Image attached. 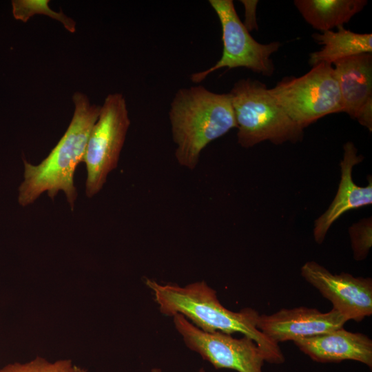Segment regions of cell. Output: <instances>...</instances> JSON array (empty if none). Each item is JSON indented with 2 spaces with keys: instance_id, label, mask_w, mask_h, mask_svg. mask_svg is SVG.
Instances as JSON below:
<instances>
[{
  "instance_id": "6da1fadb",
  "label": "cell",
  "mask_w": 372,
  "mask_h": 372,
  "mask_svg": "<svg viewBox=\"0 0 372 372\" xmlns=\"http://www.w3.org/2000/svg\"><path fill=\"white\" fill-rule=\"evenodd\" d=\"M145 284L152 291L162 314L173 317L180 313L208 333H240L256 342L266 362L276 364L285 362L279 344L257 328L258 312L249 307L238 312L227 309L218 300L216 291L205 281L180 287L176 284L161 285L147 278Z\"/></svg>"
},
{
  "instance_id": "7a4b0ae2",
  "label": "cell",
  "mask_w": 372,
  "mask_h": 372,
  "mask_svg": "<svg viewBox=\"0 0 372 372\" xmlns=\"http://www.w3.org/2000/svg\"><path fill=\"white\" fill-rule=\"evenodd\" d=\"M74 110L65 134L49 155L39 165L23 159V181L19 187L18 202L21 206L34 203L43 192L54 200L63 191L72 210L77 196L74 174L78 164L83 162L92 128L101 106L92 104L83 93L72 96Z\"/></svg>"
},
{
  "instance_id": "3957f363",
  "label": "cell",
  "mask_w": 372,
  "mask_h": 372,
  "mask_svg": "<svg viewBox=\"0 0 372 372\" xmlns=\"http://www.w3.org/2000/svg\"><path fill=\"white\" fill-rule=\"evenodd\" d=\"M169 119L176 159L190 170L208 144L237 127L229 93H215L203 85L178 90L170 103Z\"/></svg>"
},
{
  "instance_id": "277c9868",
  "label": "cell",
  "mask_w": 372,
  "mask_h": 372,
  "mask_svg": "<svg viewBox=\"0 0 372 372\" xmlns=\"http://www.w3.org/2000/svg\"><path fill=\"white\" fill-rule=\"evenodd\" d=\"M267 86L250 78L238 80L229 94L238 128L237 141L244 148L263 142L297 143L304 128L293 121L269 92Z\"/></svg>"
},
{
  "instance_id": "5b68a950",
  "label": "cell",
  "mask_w": 372,
  "mask_h": 372,
  "mask_svg": "<svg viewBox=\"0 0 372 372\" xmlns=\"http://www.w3.org/2000/svg\"><path fill=\"white\" fill-rule=\"evenodd\" d=\"M268 90L288 116L303 128L328 114L343 112L332 65L319 63L301 76L282 79Z\"/></svg>"
},
{
  "instance_id": "8992f818",
  "label": "cell",
  "mask_w": 372,
  "mask_h": 372,
  "mask_svg": "<svg viewBox=\"0 0 372 372\" xmlns=\"http://www.w3.org/2000/svg\"><path fill=\"white\" fill-rule=\"evenodd\" d=\"M130 125L125 97L121 93L108 94L100 107L86 146L83 162L87 172V197L102 189L109 173L117 167Z\"/></svg>"
},
{
  "instance_id": "52a82bcc",
  "label": "cell",
  "mask_w": 372,
  "mask_h": 372,
  "mask_svg": "<svg viewBox=\"0 0 372 372\" xmlns=\"http://www.w3.org/2000/svg\"><path fill=\"white\" fill-rule=\"evenodd\" d=\"M209 3L220 22L223 54L214 66L191 74V81L200 83L211 72L223 68L242 67L264 76H271L274 65L271 56L278 50L281 43L273 41L262 44L256 41L240 21L233 1L209 0Z\"/></svg>"
},
{
  "instance_id": "ba28073f",
  "label": "cell",
  "mask_w": 372,
  "mask_h": 372,
  "mask_svg": "<svg viewBox=\"0 0 372 372\" xmlns=\"http://www.w3.org/2000/svg\"><path fill=\"white\" fill-rule=\"evenodd\" d=\"M173 322L186 346L216 369L262 372L264 353L251 338L243 335L238 339L220 331H203L180 313L173 316Z\"/></svg>"
},
{
  "instance_id": "9c48e42d",
  "label": "cell",
  "mask_w": 372,
  "mask_h": 372,
  "mask_svg": "<svg viewBox=\"0 0 372 372\" xmlns=\"http://www.w3.org/2000/svg\"><path fill=\"white\" fill-rule=\"evenodd\" d=\"M304 279L317 289L348 320L360 322L372 315V280L348 273H332L315 261L301 267Z\"/></svg>"
},
{
  "instance_id": "30bf717a",
  "label": "cell",
  "mask_w": 372,
  "mask_h": 372,
  "mask_svg": "<svg viewBox=\"0 0 372 372\" xmlns=\"http://www.w3.org/2000/svg\"><path fill=\"white\" fill-rule=\"evenodd\" d=\"M347 321L334 309L323 313L315 308L299 307L260 315L257 328L278 344L326 333L342 328Z\"/></svg>"
},
{
  "instance_id": "8fae6325",
  "label": "cell",
  "mask_w": 372,
  "mask_h": 372,
  "mask_svg": "<svg viewBox=\"0 0 372 372\" xmlns=\"http://www.w3.org/2000/svg\"><path fill=\"white\" fill-rule=\"evenodd\" d=\"M340 162V180L336 194L327 209L315 221L313 235L315 241L321 244L333 224L345 212L372 203V179L371 176L365 187L359 186L353 180L352 172L355 165L361 163L364 157L358 154L352 142H347Z\"/></svg>"
},
{
  "instance_id": "7c38bea8",
  "label": "cell",
  "mask_w": 372,
  "mask_h": 372,
  "mask_svg": "<svg viewBox=\"0 0 372 372\" xmlns=\"http://www.w3.org/2000/svg\"><path fill=\"white\" fill-rule=\"evenodd\" d=\"M293 342L301 351L318 362L355 360L372 367V340L361 333H353L342 327Z\"/></svg>"
},
{
  "instance_id": "4fadbf2b",
  "label": "cell",
  "mask_w": 372,
  "mask_h": 372,
  "mask_svg": "<svg viewBox=\"0 0 372 372\" xmlns=\"http://www.w3.org/2000/svg\"><path fill=\"white\" fill-rule=\"evenodd\" d=\"M343 104V112L353 119L372 103V54L362 53L333 63Z\"/></svg>"
},
{
  "instance_id": "5bb4252c",
  "label": "cell",
  "mask_w": 372,
  "mask_h": 372,
  "mask_svg": "<svg viewBox=\"0 0 372 372\" xmlns=\"http://www.w3.org/2000/svg\"><path fill=\"white\" fill-rule=\"evenodd\" d=\"M313 38L322 45L320 50L310 54L309 63L332 65L335 61L362 53L372 52V34H360L338 27V31L327 30L313 34Z\"/></svg>"
},
{
  "instance_id": "9a60e30c",
  "label": "cell",
  "mask_w": 372,
  "mask_h": 372,
  "mask_svg": "<svg viewBox=\"0 0 372 372\" xmlns=\"http://www.w3.org/2000/svg\"><path fill=\"white\" fill-rule=\"evenodd\" d=\"M294 4L313 28L322 32L343 26L367 4L366 0H296Z\"/></svg>"
},
{
  "instance_id": "2e32d148",
  "label": "cell",
  "mask_w": 372,
  "mask_h": 372,
  "mask_svg": "<svg viewBox=\"0 0 372 372\" xmlns=\"http://www.w3.org/2000/svg\"><path fill=\"white\" fill-rule=\"evenodd\" d=\"M48 0H15L12 1V13L16 19L26 22L34 14L48 16L63 24L70 32L76 31L75 21L61 10L57 12L49 7Z\"/></svg>"
},
{
  "instance_id": "e0dca14e",
  "label": "cell",
  "mask_w": 372,
  "mask_h": 372,
  "mask_svg": "<svg viewBox=\"0 0 372 372\" xmlns=\"http://www.w3.org/2000/svg\"><path fill=\"white\" fill-rule=\"evenodd\" d=\"M353 258L358 261L364 260L372 247V219L364 218L349 228Z\"/></svg>"
},
{
  "instance_id": "ac0fdd59",
  "label": "cell",
  "mask_w": 372,
  "mask_h": 372,
  "mask_svg": "<svg viewBox=\"0 0 372 372\" xmlns=\"http://www.w3.org/2000/svg\"><path fill=\"white\" fill-rule=\"evenodd\" d=\"M74 365L68 359L50 362L41 357H37L27 363L14 362L0 369V372H73Z\"/></svg>"
},
{
  "instance_id": "d6986e66",
  "label": "cell",
  "mask_w": 372,
  "mask_h": 372,
  "mask_svg": "<svg viewBox=\"0 0 372 372\" xmlns=\"http://www.w3.org/2000/svg\"><path fill=\"white\" fill-rule=\"evenodd\" d=\"M240 2L245 7V19L243 25L249 32L258 30V27L256 22V11L258 1L242 0Z\"/></svg>"
},
{
  "instance_id": "ffe728a7",
  "label": "cell",
  "mask_w": 372,
  "mask_h": 372,
  "mask_svg": "<svg viewBox=\"0 0 372 372\" xmlns=\"http://www.w3.org/2000/svg\"><path fill=\"white\" fill-rule=\"evenodd\" d=\"M73 372H86V371L79 366L74 365V371Z\"/></svg>"
},
{
  "instance_id": "44dd1931",
  "label": "cell",
  "mask_w": 372,
  "mask_h": 372,
  "mask_svg": "<svg viewBox=\"0 0 372 372\" xmlns=\"http://www.w3.org/2000/svg\"><path fill=\"white\" fill-rule=\"evenodd\" d=\"M152 372H161L160 369H152ZM199 372H205L203 369H200Z\"/></svg>"
}]
</instances>
